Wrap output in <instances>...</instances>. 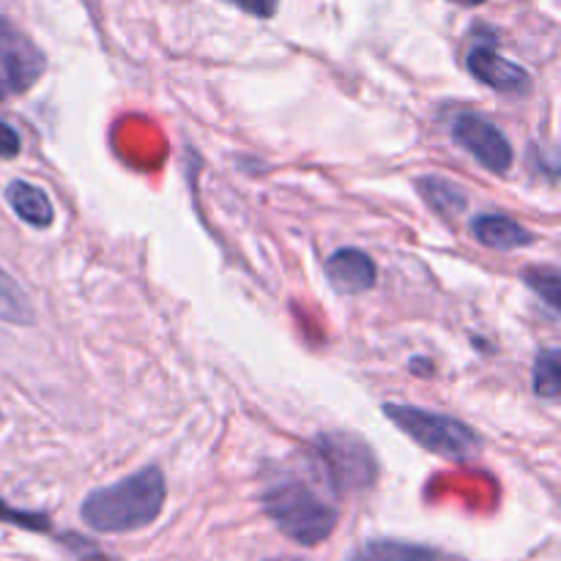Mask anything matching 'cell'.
I'll return each mask as SVG.
<instances>
[{"label": "cell", "instance_id": "obj_1", "mask_svg": "<svg viewBox=\"0 0 561 561\" xmlns=\"http://www.w3.org/2000/svg\"><path fill=\"white\" fill-rule=\"evenodd\" d=\"M164 477L157 466L135 471L110 488H99L82 502L80 515L93 531L121 535L153 524L164 507Z\"/></svg>", "mask_w": 561, "mask_h": 561}, {"label": "cell", "instance_id": "obj_2", "mask_svg": "<svg viewBox=\"0 0 561 561\" xmlns=\"http://www.w3.org/2000/svg\"><path fill=\"white\" fill-rule=\"evenodd\" d=\"M263 510L288 540L305 548L329 540L340 518L337 510L301 480H283L268 488L263 493Z\"/></svg>", "mask_w": 561, "mask_h": 561}, {"label": "cell", "instance_id": "obj_3", "mask_svg": "<svg viewBox=\"0 0 561 561\" xmlns=\"http://www.w3.org/2000/svg\"><path fill=\"white\" fill-rule=\"evenodd\" d=\"M383 414L427 453L447 460H469L482 449V438L474 427L449 414L416 409V405L387 403Z\"/></svg>", "mask_w": 561, "mask_h": 561}, {"label": "cell", "instance_id": "obj_4", "mask_svg": "<svg viewBox=\"0 0 561 561\" xmlns=\"http://www.w3.org/2000/svg\"><path fill=\"white\" fill-rule=\"evenodd\" d=\"M312 458L337 493L362 491L376 482L378 463L373 449L351 433H323L316 442Z\"/></svg>", "mask_w": 561, "mask_h": 561}, {"label": "cell", "instance_id": "obj_5", "mask_svg": "<svg viewBox=\"0 0 561 561\" xmlns=\"http://www.w3.org/2000/svg\"><path fill=\"white\" fill-rule=\"evenodd\" d=\"M47 58L25 31L0 16V102L31 91L42 80Z\"/></svg>", "mask_w": 561, "mask_h": 561}, {"label": "cell", "instance_id": "obj_6", "mask_svg": "<svg viewBox=\"0 0 561 561\" xmlns=\"http://www.w3.org/2000/svg\"><path fill=\"white\" fill-rule=\"evenodd\" d=\"M453 137L460 148L471 153L477 162L491 173H507L513 168V146L507 135L491 121L480 118L474 113H463L453 121Z\"/></svg>", "mask_w": 561, "mask_h": 561}, {"label": "cell", "instance_id": "obj_7", "mask_svg": "<svg viewBox=\"0 0 561 561\" xmlns=\"http://www.w3.org/2000/svg\"><path fill=\"white\" fill-rule=\"evenodd\" d=\"M466 66H469L471 75L477 77L480 82H485L488 88L499 93H529L531 91V75L518 66L515 60L504 58L502 53H496L488 44H477L474 49L466 58Z\"/></svg>", "mask_w": 561, "mask_h": 561}, {"label": "cell", "instance_id": "obj_8", "mask_svg": "<svg viewBox=\"0 0 561 561\" xmlns=\"http://www.w3.org/2000/svg\"><path fill=\"white\" fill-rule=\"evenodd\" d=\"M327 277L340 294H365L376 285L378 268L367 252L345 247L327 261Z\"/></svg>", "mask_w": 561, "mask_h": 561}, {"label": "cell", "instance_id": "obj_9", "mask_svg": "<svg viewBox=\"0 0 561 561\" xmlns=\"http://www.w3.org/2000/svg\"><path fill=\"white\" fill-rule=\"evenodd\" d=\"M471 236L480 244L499 252L520 250V247H529L535 241V236L524 225H518L510 217H502V214H480V217L471 219Z\"/></svg>", "mask_w": 561, "mask_h": 561}, {"label": "cell", "instance_id": "obj_10", "mask_svg": "<svg viewBox=\"0 0 561 561\" xmlns=\"http://www.w3.org/2000/svg\"><path fill=\"white\" fill-rule=\"evenodd\" d=\"M5 201H9V206L14 208L22 222L33 225V228H49L53 225V203H49L47 192L38 190V186L27 184V181H11L5 186Z\"/></svg>", "mask_w": 561, "mask_h": 561}, {"label": "cell", "instance_id": "obj_11", "mask_svg": "<svg viewBox=\"0 0 561 561\" xmlns=\"http://www.w3.org/2000/svg\"><path fill=\"white\" fill-rule=\"evenodd\" d=\"M416 190H420L422 201L442 217H460L469 208L466 192L442 175H425V179L416 181Z\"/></svg>", "mask_w": 561, "mask_h": 561}, {"label": "cell", "instance_id": "obj_12", "mask_svg": "<svg viewBox=\"0 0 561 561\" xmlns=\"http://www.w3.org/2000/svg\"><path fill=\"white\" fill-rule=\"evenodd\" d=\"M348 561H442V553L414 542L370 540L356 548Z\"/></svg>", "mask_w": 561, "mask_h": 561}, {"label": "cell", "instance_id": "obj_13", "mask_svg": "<svg viewBox=\"0 0 561 561\" xmlns=\"http://www.w3.org/2000/svg\"><path fill=\"white\" fill-rule=\"evenodd\" d=\"M36 312L27 301L25 290L14 283L9 272L0 268V321L16 323V327H31Z\"/></svg>", "mask_w": 561, "mask_h": 561}, {"label": "cell", "instance_id": "obj_14", "mask_svg": "<svg viewBox=\"0 0 561 561\" xmlns=\"http://www.w3.org/2000/svg\"><path fill=\"white\" fill-rule=\"evenodd\" d=\"M535 392L540 398H557L561 387V365L559 348H546L535 359Z\"/></svg>", "mask_w": 561, "mask_h": 561}, {"label": "cell", "instance_id": "obj_15", "mask_svg": "<svg viewBox=\"0 0 561 561\" xmlns=\"http://www.w3.org/2000/svg\"><path fill=\"white\" fill-rule=\"evenodd\" d=\"M524 279L526 285H529L535 294H540L542 299H546L548 307H553V310H559L561 305V274L559 268L553 266H531L524 272Z\"/></svg>", "mask_w": 561, "mask_h": 561}, {"label": "cell", "instance_id": "obj_16", "mask_svg": "<svg viewBox=\"0 0 561 561\" xmlns=\"http://www.w3.org/2000/svg\"><path fill=\"white\" fill-rule=\"evenodd\" d=\"M0 520L5 524H16V526H25V529L33 531H47L49 529V520L44 515H33V513H20V510H11L0 502Z\"/></svg>", "mask_w": 561, "mask_h": 561}, {"label": "cell", "instance_id": "obj_17", "mask_svg": "<svg viewBox=\"0 0 561 561\" xmlns=\"http://www.w3.org/2000/svg\"><path fill=\"white\" fill-rule=\"evenodd\" d=\"M228 3L239 5L241 11H247V14L268 20V16H274V11H277L279 0H228Z\"/></svg>", "mask_w": 561, "mask_h": 561}, {"label": "cell", "instance_id": "obj_18", "mask_svg": "<svg viewBox=\"0 0 561 561\" xmlns=\"http://www.w3.org/2000/svg\"><path fill=\"white\" fill-rule=\"evenodd\" d=\"M20 153V135L5 121H0V159H14Z\"/></svg>", "mask_w": 561, "mask_h": 561}, {"label": "cell", "instance_id": "obj_19", "mask_svg": "<svg viewBox=\"0 0 561 561\" xmlns=\"http://www.w3.org/2000/svg\"><path fill=\"white\" fill-rule=\"evenodd\" d=\"M460 3H466V5H480V3H485V0H460Z\"/></svg>", "mask_w": 561, "mask_h": 561}, {"label": "cell", "instance_id": "obj_20", "mask_svg": "<svg viewBox=\"0 0 561 561\" xmlns=\"http://www.w3.org/2000/svg\"><path fill=\"white\" fill-rule=\"evenodd\" d=\"M263 561H301V559H263Z\"/></svg>", "mask_w": 561, "mask_h": 561}]
</instances>
